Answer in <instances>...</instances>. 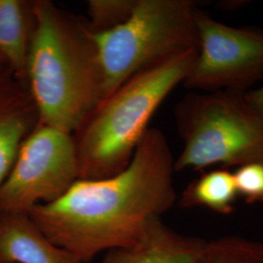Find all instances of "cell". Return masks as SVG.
<instances>
[{"label": "cell", "instance_id": "6da1fadb", "mask_svg": "<svg viewBox=\"0 0 263 263\" xmlns=\"http://www.w3.org/2000/svg\"><path fill=\"white\" fill-rule=\"evenodd\" d=\"M175 159L164 134L148 128L130 164L104 179H78L54 202L28 215L50 241L80 263L136 242L153 217L176 203Z\"/></svg>", "mask_w": 263, "mask_h": 263}, {"label": "cell", "instance_id": "7a4b0ae2", "mask_svg": "<svg viewBox=\"0 0 263 263\" xmlns=\"http://www.w3.org/2000/svg\"><path fill=\"white\" fill-rule=\"evenodd\" d=\"M27 76L39 123L72 134L104 100V72L86 19L50 0L34 1Z\"/></svg>", "mask_w": 263, "mask_h": 263}, {"label": "cell", "instance_id": "3957f363", "mask_svg": "<svg viewBox=\"0 0 263 263\" xmlns=\"http://www.w3.org/2000/svg\"><path fill=\"white\" fill-rule=\"evenodd\" d=\"M191 49L148 66L100 102L72 133L79 179L114 176L131 162L148 123L170 93L186 79L196 63Z\"/></svg>", "mask_w": 263, "mask_h": 263}, {"label": "cell", "instance_id": "277c9868", "mask_svg": "<svg viewBox=\"0 0 263 263\" xmlns=\"http://www.w3.org/2000/svg\"><path fill=\"white\" fill-rule=\"evenodd\" d=\"M246 93V92H245ZM244 92H189L175 107L183 148L175 172L263 164V120Z\"/></svg>", "mask_w": 263, "mask_h": 263}, {"label": "cell", "instance_id": "5b68a950", "mask_svg": "<svg viewBox=\"0 0 263 263\" xmlns=\"http://www.w3.org/2000/svg\"><path fill=\"white\" fill-rule=\"evenodd\" d=\"M196 9L192 0H137L131 16L120 26L95 33L104 72V99L142 69L198 49Z\"/></svg>", "mask_w": 263, "mask_h": 263}, {"label": "cell", "instance_id": "8992f818", "mask_svg": "<svg viewBox=\"0 0 263 263\" xmlns=\"http://www.w3.org/2000/svg\"><path fill=\"white\" fill-rule=\"evenodd\" d=\"M79 179L72 134L38 122L0 187V213L25 214L62 197Z\"/></svg>", "mask_w": 263, "mask_h": 263}, {"label": "cell", "instance_id": "52a82bcc", "mask_svg": "<svg viewBox=\"0 0 263 263\" xmlns=\"http://www.w3.org/2000/svg\"><path fill=\"white\" fill-rule=\"evenodd\" d=\"M198 57L183 81L191 91L247 92L263 80V29L231 27L195 10Z\"/></svg>", "mask_w": 263, "mask_h": 263}, {"label": "cell", "instance_id": "ba28073f", "mask_svg": "<svg viewBox=\"0 0 263 263\" xmlns=\"http://www.w3.org/2000/svg\"><path fill=\"white\" fill-rule=\"evenodd\" d=\"M206 245L153 217L136 242L106 252L101 263H198Z\"/></svg>", "mask_w": 263, "mask_h": 263}, {"label": "cell", "instance_id": "9c48e42d", "mask_svg": "<svg viewBox=\"0 0 263 263\" xmlns=\"http://www.w3.org/2000/svg\"><path fill=\"white\" fill-rule=\"evenodd\" d=\"M0 70V187L9 175L23 141L39 122L37 108L28 88Z\"/></svg>", "mask_w": 263, "mask_h": 263}, {"label": "cell", "instance_id": "30bf717a", "mask_svg": "<svg viewBox=\"0 0 263 263\" xmlns=\"http://www.w3.org/2000/svg\"><path fill=\"white\" fill-rule=\"evenodd\" d=\"M0 263H80L50 241L28 215L2 214Z\"/></svg>", "mask_w": 263, "mask_h": 263}, {"label": "cell", "instance_id": "8fae6325", "mask_svg": "<svg viewBox=\"0 0 263 263\" xmlns=\"http://www.w3.org/2000/svg\"><path fill=\"white\" fill-rule=\"evenodd\" d=\"M34 28V1L0 0V56L19 79L26 80Z\"/></svg>", "mask_w": 263, "mask_h": 263}, {"label": "cell", "instance_id": "7c38bea8", "mask_svg": "<svg viewBox=\"0 0 263 263\" xmlns=\"http://www.w3.org/2000/svg\"><path fill=\"white\" fill-rule=\"evenodd\" d=\"M238 196L234 174L226 168L214 169L192 180L182 191L179 204L182 209L207 208L228 215L233 212Z\"/></svg>", "mask_w": 263, "mask_h": 263}, {"label": "cell", "instance_id": "4fadbf2b", "mask_svg": "<svg viewBox=\"0 0 263 263\" xmlns=\"http://www.w3.org/2000/svg\"><path fill=\"white\" fill-rule=\"evenodd\" d=\"M198 263H263V242L241 237L209 241Z\"/></svg>", "mask_w": 263, "mask_h": 263}, {"label": "cell", "instance_id": "5bb4252c", "mask_svg": "<svg viewBox=\"0 0 263 263\" xmlns=\"http://www.w3.org/2000/svg\"><path fill=\"white\" fill-rule=\"evenodd\" d=\"M137 0H89L87 24L94 33L117 28L131 16Z\"/></svg>", "mask_w": 263, "mask_h": 263}, {"label": "cell", "instance_id": "9a60e30c", "mask_svg": "<svg viewBox=\"0 0 263 263\" xmlns=\"http://www.w3.org/2000/svg\"><path fill=\"white\" fill-rule=\"evenodd\" d=\"M234 174L238 195L249 204H263V164L249 163L236 169Z\"/></svg>", "mask_w": 263, "mask_h": 263}, {"label": "cell", "instance_id": "2e32d148", "mask_svg": "<svg viewBox=\"0 0 263 263\" xmlns=\"http://www.w3.org/2000/svg\"><path fill=\"white\" fill-rule=\"evenodd\" d=\"M245 99L254 112L263 120V87L257 90L247 91L245 93Z\"/></svg>", "mask_w": 263, "mask_h": 263}, {"label": "cell", "instance_id": "e0dca14e", "mask_svg": "<svg viewBox=\"0 0 263 263\" xmlns=\"http://www.w3.org/2000/svg\"><path fill=\"white\" fill-rule=\"evenodd\" d=\"M2 61H4V60H3V59H2V57L0 56V63H1V62H2Z\"/></svg>", "mask_w": 263, "mask_h": 263}]
</instances>
